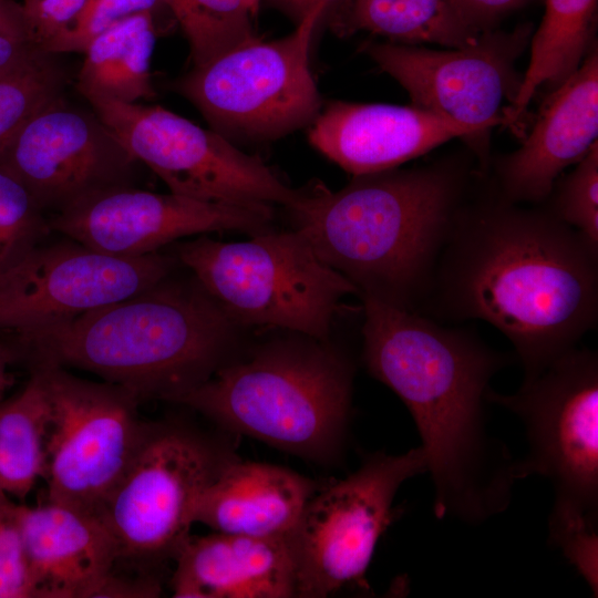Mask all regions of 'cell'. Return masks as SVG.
Wrapping results in <instances>:
<instances>
[{"mask_svg": "<svg viewBox=\"0 0 598 598\" xmlns=\"http://www.w3.org/2000/svg\"><path fill=\"white\" fill-rule=\"evenodd\" d=\"M419 313L488 322L532 379L597 324L598 248L548 210L462 208Z\"/></svg>", "mask_w": 598, "mask_h": 598, "instance_id": "6da1fadb", "label": "cell"}, {"mask_svg": "<svg viewBox=\"0 0 598 598\" xmlns=\"http://www.w3.org/2000/svg\"><path fill=\"white\" fill-rule=\"evenodd\" d=\"M363 361L410 411L434 486L437 518L478 525L503 513L517 460L487 430L486 393L512 358L468 329L362 297Z\"/></svg>", "mask_w": 598, "mask_h": 598, "instance_id": "7a4b0ae2", "label": "cell"}, {"mask_svg": "<svg viewBox=\"0 0 598 598\" xmlns=\"http://www.w3.org/2000/svg\"><path fill=\"white\" fill-rule=\"evenodd\" d=\"M462 184L432 166L353 176L334 193L317 185L293 213L296 229L361 297L419 313L462 210Z\"/></svg>", "mask_w": 598, "mask_h": 598, "instance_id": "3957f363", "label": "cell"}, {"mask_svg": "<svg viewBox=\"0 0 598 598\" xmlns=\"http://www.w3.org/2000/svg\"><path fill=\"white\" fill-rule=\"evenodd\" d=\"M167 277L70 321L14 336L18 360L81 369L140 400L175 402L223 364L236 324L196 279Z\"/></svg>", "mask_w": 598, "mask_h": 598, "instance_id": "277c9868", "label": "cell"}, {"mask_svg": "<svg viewBox=\"0 0 598 598\" xmlns=\"http://www.w3.org/2000/svg\"><path fill=\"white\" fill-rule=\"evenodd\" d=\"M352 372L350 362L324 341L286 340L246 361L223 363L175 402L229 430L322 460L342 443Z\"/></svg>", "mask_w": 598, "mask_h": 598, "instance_id": "5b68a950", "label": "cell"}, {"mask_svg": "<svg viewBox=\"0 0 598 598\" xmlns=\"http://www.w3.org/2000/svg\"><path fill=\"white\" fill-rule=\"evenodd\" d=\"M246 241L206 236L182 244L178 259L235 323L287 329L326 341L340 300L359 293L324 264L297 229H265Z\"/></svg>", "mask_w": 598, "mask_h": 598, "instance_id": "8992f818", "label": "cell"}, {"mask_svg": "<svg viewBox=\"0 0 598 598\" xmlns=\"http://www.w3.org/2000/svg\"><path fill=\"white\" fill-rule=\"evenodd\" d=\"M94 113L125 150L172 193L194 199L274 212L300 210L312 189L288 186L259 157L214 131L158 105L95 100Z\"/></svg>", "mask_w": 598, "mask_h": 598, "instance_id": "52a82bcc", "label": "cell"}, {"mask_svg": "<svg viewBox=\"0 0 598 598\" xmlns=\"http://www.w3.org/2000/svg\"><path fill=\"white\" fill-rule=\"evenodd\" d=\"M323 9H313L296 30L277 40L244 43L179 78L175 90L225 137L267 141L316 118L321 99L309 51Z\"/></svg>", "mask_w": 598, "mask_h": 598, "instance_id": "ba28073f", "label": "cell"}, {"mask_svg": "<svg viewBox=\"0 0 598 598\" xmlns=\"http://www.w3.org/2000/svg\"><path fill=\"white\" fill-rule=\"evenodd\" d=\"M488 403L523 422L529 451L517 476L538 474L555 491L553 514L598 522V355L566 351L514 394L487 390Z\"/></svg>", "mask_w": 598, "mask_h": 598, "instance_id": "9c48e42d", "label": "cell"}, {"mask_svg": "<svg viewBox=\"0 0 598 598\" xmlns=\"http://www.w3.org/2000/svg\"><path fill=\"white\" fill-rule=\"evenodd\" d=\"M44 384L50 423L45 502L99 515L151 425L140 399L123 386L95 382L56 365L30 368Z\"/></svg>", "mask_w": 598, "mask_h": 598, "instance_id": "30bf717a", "label": "cell"}, {"mask_svg": "<svg viewBox=\"0 0 598 598\" xmlns=\"http://www.w3.org/2000/svg\"><path fill=\"white\" fill-rule=\"evenodd\" d=\"M427 471L422 446L403 454L370 455L344 477L309 498L287 536L298 597H326L364 585L377 544L392 519L400 486Z\"/></svg>", "mask_w": 598, "mask_h": 598, "instance_id": "8fae6325", "label": "cell"}, {"mask_svg": "<svg viewBox=\"0 0 598 598\" xmlns=\"http://www.w3.org/2000/svg\"><path fill=\"white\" fill-rule=\"evenodd\" d=\"M223 462L198 436L152 424L97 515L116 539L121 559L174 558L189 535L197 496Z\"/></svg>", "mask_w": 598, "mask_h": 598, "instance_id": "7c38bea8", "label": "cell"}, {"mask_svg": "<svg viewBox=\"0 0 598 598\" xmlns=\"http://www.w3.org/2000/svg\"><path fill=\"white\" fill-rule=\"evenodd\" d=\"M175 262L158 251L120 257L72 239L39 245L0 272V331L21 336L121 301L166 278Z\"/></svg>", "mask_w": 598, "mask_h": 598, "instance_id": "4fadbf2b", "label": "cell"}, {"mask_svg": "<svg viewBox=\"0 0 598 598\" xmlns=\"http://www.w3.org/2000/svg\"><path fill=\"white\" fill-rule=\"evenodd\" d=\"M530 35L522 25L512 32L486 30L462 48L372 42L363 49L404 87L411 105L488 132L505 124L522 82L516 62Z\"/></svg>", "mask_w": 598, "mask_h": 598, "instance_id": "5bb4252c", "label": "cell"}, {"mask_svg": "<svg viewBox=\"0 0 598 598\" xmlns=\"http://www.w3.org/2000/svg\"><path fill=\"white\" fill-rule=\"evenodd\" d=\"M138 162L95 113L59 96L31 116L0 154L44 213L92 193L132 186Z\"/></svg>", "mask_w": 598, "mask_h": 598, "instance_id": "9a60e30c", "label": "cell"}, {"mask_svg": "<svg viewBox=\"0 0 598 598\" xmlns=\"http://www.w3.org/2000/svg\"><path fill=\"white\" fill-rule=\"evenodd\" d=\"M272 217L270 210L117 186L86 195L48 219L51 230L90 248L138 257L186 236L223 230L255 234L268 229Z\"/></svg>", "mask_w": 598, "mask_h": 598, "instance_id": "2e32d148", "label": "cell"}, {"mask_svg": "<svg viewBox=\"0 0 598 598\" xmlns=\"http://www.w3.org/2000/svg\"><path fill=\"white\" fill-rule=\"evenodd\" d=\"M486 133L413 105L332 101L310 123L308 138L358 176L396 168L450 140Z\"/></svg>", "mask_w": 598, "mask_h": 598, "instance_id": "e0dca14e", "label": "cell"}, {"mask_svg": "<svg viewBox=\"0 0 598 598\" xmlns=\"http://www.w3.org/2000/svg\"><path fill=\"white\" fill-rule=\"evenodd\" d=\"M597 136L598 50L591 45L575 72L548 97L522 146L499 163L505 199L546 200L558 175L581 161Z\"/></svg>", "mask_w": 598, "mask_h": 598, "instance_id": "ac0fdd59", "label": "cell"}, {"mask_svg": "<svg viewBox=\"0 0 598 598\" xmlns=\"http://www.w3.org/2000/svg\"><path fill=\"white\" fill-rule=\"evenodd\" d=\"M32 598H89L121 560L120 546L96 516L61 504H19Z\"/></svg>", "mask_w": 598, "mask_h": 598, "instance_id": "d6986e66", "label": "cell"}, {"mask_svg": "<svg viewBox=\"0 0 598 598\" xmlns=\"http://www.w3.org/2000/svg\"><path fill=\"white\" fill-rule=\"evenodd\" d=\"M176 598H286L297 595L287 537L190 536L175 555Z\"/></svg>", "mask_w": 598, "mask_h": 598, "instance_id": "ffe728a7", "label": "cell"}, {"mask_svg": "<svg viewBox=\"0 0 598 598\" xmlns=\"http://www.w3.org/2000/svg\"><path fill=\"white\" fill-rule=\"evenodd\" d=\"M316 489L311 480L283 467L224 461L197 496L192 522L223 534L287 537Z\"/></svg>", "mask_w": 598, "mask_h": 598, "instance_id": "44dd1931", "label": "cell"}, {"mask_svg": "<svg viewBox=\"0 0 598 598\" xmlns=\"http://www.w3.org/2000/svg\"><path fill=\"white\" fill-rule=\"evenodd\" d=\"M156 30L152 12L133 14L89 44L76 89L89 101L137 103L155 95L150 63Z\"/></svg>", "mask_w": 598, "mask_h": 598, "instance_id": "7402d4cb", "label": "cell"}, {"mask_svg": "<svg viewBox=\"0 0 598 598\" xmlns=\"http://www.w3.org/2000/svg\"><path fill=\"white\" fill-rule=\"evenodd\" d=\"M545 14L530 38V58L519 90L504 113L505 125H513L545 84L556 86L584 60L597 14V0H546Z\"/></svg>", "mask_w": 598, "mask_h": 598, "instance_id": "603a6c76", "label": "cell"}, {"mask_svg": "<svg viewBox=\"0 0 598 598\" xmlns=\"http://www.w3.org/2000/svg\"><path fill=\"white\" fill-rule=\"evenodd\" d=\"M358 31L401 44L462 48L486 30L474 25L454 0H350L340 37Z\"/></svg>", "mask_w": 598, "mask_h": 598, "instance_id": "cb8c5ba5", "label": "cell"}, {"mask_svg": "<svg viewBox=\"0 0 598 598\" xmlns=\"http://www.w3.org/2000/svg\"><path fill=\"white\" fill-rule=\"evenodd\" d=\"M50 404L41 377L0 401V492L23 501L47 470Z\"/></svg>", "mask_w": 598, "mask_h": 598, "instance_id": "d4e9b609", "label": "cell"}, {"mask_svg": "<svg viewBox=\"0 0 598 598\" xmlns=\"http://www.w3.org/2000/svg\"><path fill=\"white\" fill-rule=\"evenodd\" d=\"M189 44L194 68L255 40L245 0H163Z\"/></svg>", "mask_w": 598, "mask_h": 598, "instance_id": "484cf974", "label": "cell"}, {"mask_svg": "<svg viewBox=\"0 0 598 598\" xmlns=\"http://www.w3.org/2000/svg\"><path fill=\"white\" fill-rule=\"evenodd\" d=\"M52 56L40 51L0 74V154L31 116L62 95L66 75Z\"/></svg>", "mask_w": 598, "mask_h": 598, "instance_id": "4316f807", "label": "cell"}, {"mask_svg": "<svg viewBox=\"0 0 598 598\" xmlns=\"http://www.w3.org/2000/svg\"><path fill=\"white\" fill-rule=\"evenodd\" d=\"M50 231L45 213L28 188L0 166V272L39 246Z\"/></svg>", "mask_w": 598, "mask_h": 598, "instance_id": "83f0119b", "label": "cell"}, {"mask_svg": "<svg viewBox=\"0 0 598 598\" xmlns=\"http://www.w3.org/2000/svg\"><path fill=\"white\" fill-rule=\"evenodd\" d=\"M553 188L557 190L547 210L598 248V144Z\"/></svg>", "mask_w": 598, "mask_h": 598, "instance_id": "f1b7e54d", "label": "cell"}, {"mask_svg": "<svg viewBox=\"0 0 598 598\" xmlns=\"http://www.w3.org/2000/svg\"><path fill=\"white\" fill-rule=\"evenodd\" d=\"M162 6L165 7L163 0H87L71 28L50 41L42 52L84 53L92 40L109 28L136 13H153Z\"/></svg>", "mask_w": 598, "mask_h": 598, "instance_id": "f546056e", "label": "cell"}, {"mask_svg": "<svg viewBox=\"0 0 598 598\" xmlns=\"http://www.w3.org/2000/svg\"><path fill=\"white\" fill-rule=\"evenodd\" d=\"M18 507L0 492V598H32Z\"/></svg>", "mask_w": 598, "mask_h": 598, "instance_id": "4dcf8cb0", "label": "cell"}, {"mask_svg": "<svg viewBox=\"0 0 598 598\" xmlns=\"http://www.w3.org/2000/svg\"><path fill=\"white\" fill-rule=\"evenodd\" d=\"M87 0H24L32 41L42 49L71 28Z\"/></svg>", "mask_w": 598, "mask_h": 598, "instance_id": "1f68e13d", "label": "cell"}, {"mask_svg": "<svg viewBox=\"0 0 598 598\" xmlns=\"http://www.w3.org/2000/svg\"><path fill=\"white\" fill-rule=\"evenodd\" d=\"M267 2L287 14L296 24L300 23L313 9L321 7L323 18L330 30L341 35L350 0H267Z\"/></svg>", "mask_w": 598, "mask_h": 598, "instance_id": "d6a6232c", "label": "cell"}, {"mask_svg": "<svg viewBox=\"0 0 598 598\" xmlns=\"http://www.w3.org/2000/svg\"><path fill=\"white\" fill-rule=\"evenodd\" d=\"M463 14L481 30H489L491 24L505 13L515 10L528 0H454Z\"/></svg>", "mask_w": 598, "mask_h": 598, "instance_id": "836d02e7", "label": "cell"}, {"mask_svg": "<svg viewBox=\"0 0 598 598\" xmlns=\"http://www.w3.org/2000/svg\"><path fill=\"white\" fill-rule=\"evenodd\" d=\"M0 34L33 43L31 28L22 3L14 0H0Z\"/></svg>", "mask_w": 598, "mask_h": 598, "instance_id": "e575fe53", "label": "cell"}, {"mask_svg": "<svg viewBox=\"0 0 598 598\" xmlns=\"http://www.w3.org/2000/svg\"><path fill=\"white\" fill-rule=\"evenodd\" d=\"M40 51L31 42L19 41L0 34V74L20 66Z\"/></svg>", "mask_w": 598, "mask_h": 598, "instance_id": "d590c367", "label": "cell"}, {"mask_svg": "<svg viewBox=\"0 0 598 598\" xmlns=\"http://www.w3.org/2000/svg\"><path fill=\"white\" fill-rule=\"evenodd\" d=\"M18 360L13 347L0 341V401L14 382L11 365Z\"/></svg>", "mask_w": 598, "mask_h": 598, "instance_id": "8d00e7d4", "label": "cell"}, {"mask_svg": "<svg viewBox=\"0 0 598 598\" xmlns=\"http://www.w3.org/2000/svg\"><path fill=\"white\" fill-rule=\"evenodd\" d=\"M261 0H245L251 17L257 14Z\"/></svg>", "mask_w": 598, "mask_h": 598, "instance_id": "74e56055", "label": "cell"}]
</instances>
